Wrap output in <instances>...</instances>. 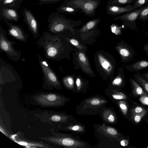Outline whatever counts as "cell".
Returning <instances> with one entry per match:
<instances>
[{"mask_svg": "<svg viewBox=\"0 0 148 148\" xmlns=\"http://www.w3.org/2000/svg\"><path fill=\"white\" fill-rule=\"evenodd\" d=\"M103 119L106 121L110 123H114L116 120L114 114L109 110H106L103 113Z\"/></svg>", "mask_w": 148, "mask_h": 148, "instance_id": "d4e9b609", "label": "cell"}, {"mask_svg": "<svg viewBox=\"0 0 148 148\" xmlns=\"http://www.w3.org/2000/svg\"><path fill=\"white\" fill-rule=\"evenodd\" d=\"M136 0H109L107 2V5L121 6L130 4Z\"/></svg>", "mask_w": 148, "mask_h": 148, "instance_id": "484cf974", "label": "cell"}, {"mask_svg": "<svg viewBox=\"0 0 148 148\" xmlns=\"http://www.w3.org/2000/svg\"><path fill=\"white\" fill-rule=\"evenodd\" d=\"M134 10V4H129L125 6L107 5L106 13L110 16H114Z\"/></svg>", "mask_w": 148, "mask_h": 148, "instance_id": "7c38bea8", "label": "cell"}, {"mask_svg": "<svg viewBox=\"0 0 148 148\" xmlns=\"http://www.w3.org/2000/svg\"><path fill=\"white\" fill-rule=\"evenodd\" d=\"M66 130L74 133H82L84 132V127L79 123H70L66 127Z\"/></svg>", "mask_w": 148, "mask_h": 148, "instance_id": "cb8c5ba5", "label": "cell"}, {"mask_svg": "<svg viewBox=\"0 0 148 148\" xmlns=\"http://www.w3.org/2000/svg\"><path fill=\"white\" fill-rule=\"evenodd\" d=\"M48 29L53 33H58L67 29L72 30L77 21L69 19L57 12L51 14L48 18Z\"/></svg>", "mask_w": 148, "mask_h": 148, "instance_id": "7a4b0ae2", "label": "cell"}, {"mask_svg": "<svg viewBox=\"0 0 148 148\" xmlns=\"http://www.w3.org/2000/svg\"><path fill=\"white\" fill-rule=\"evenodd\" d=\"M8 27V32L9 35L15 39L24 42H26L29 37L21 27L9 22L4 19Z\"/></svg>", "mask_w": 148, "mask_h": 148, "instance_id": "30bf717a", "label": "cell"}, {"mask_svg": "<svg viewBox=\"0 0 148 148\" xmlns=\"http://www.w3.org/2000/svg\"><path fill=\"white\" fill-rule=\"evenodd\" d=\"M130 82L133 95L136 97L143 95L148 96V94L134 79L130 77Z\"/></svg>", "mask_w": 148, "mask_h": 148, "instance_id": "5bb4252c", "label": "cell"}, {"mask_svg": "<svg viewBox=\"0 0 148 148\" xmlns=\"http://www.w3.org/2000/svg\"><path fill=\"white\" fill-rule=\"evenodd\" d=\"M40 1L39 4H43L56 3L62 0H35Z\"/></svg>", "mask_w": 148, "mask_h": 148, "instance_id": "8d00e7d4", "label": "cell"}, {"mask_svg": "<svg viewBox=\"0 0 148 148\" xmlns=\"http://www.w3.org/2000/svg\"><path fill=\"white\" fill-rule=\"evenodd\" d=\"M71 117L68 115H54L51 118V120L55 122H65L67 121Z\"/></svg>", "mask_w": 148, "mask_h": 148, "instance_id": "4316f807", "label": "cell"}, {"mask_svg": "<svg viewBox=\"0 0 148 148\" xmlns=\"http://www.w3.org/2000/svg\"><path fill=\"white\" fill-rule=\"evenodd\" d=\"M142 75L144 78L148 82V72L143 73Z\"/></svg>", "mask_w": 148, "mask_h": 148, "instance_id": "b9f144b4", "label": "cell"}, {"mask_svg": "<svg viewBox=\"0 0 148 148\" xmlns=\"http://www.w3.org/2000/svg\"><path fill=\"white\" fill-rule=\"evenodd\" d=\"M63 82L67 88L72 89L74 88V81L72 77L67 76L64 78L63 79Z\"/></svg>", "mask_w": 148, "mask_h": 148, "instance_id": "83f0119b", "label": "cell"}, {"mask_svg": "<svg viewBox=\"0 0 148 148\" xmlns=\"http://www.w3.org/2000/svg\"><path fill=\"white\" fill-rule=\"evenodd\" d=\"M117 49L123 62H131L134 58L136 54L135 50L124 40H122L116 47Z\"/></svg>", "mask_w": 148, "mask_h": 148, "instance_id": "9c48e42d", "label": "cell"}, {"mask_svg": "<svg viewBox=\"0 0 148 148\" xmlns=\"http://www.w3.org/2000/svg\"><path fill=\"white\" fill-rule=\"evenodd\" d=\"M148 5V4L133 10L125 13L121 16H113V18L115 20L121 21L124 25L131 30L136 31L138 28L136 21L140 13Z\"/></svg>", "mask_w": 148, "mask_h": 148, "instance_id": "52a82bcc", "label": "cell"}, {"mask_svg": "<svg viewBox=\"0 0 148 148\" xmlns=\"http://www.w3.org/2000/svg\"><path fill=\"white\" fill-rule=\"evenodd\" d=\"M76 83L78 90H80L82 88V84L79 78H78L77 79Z\"/></svg>", "mask_w": 148, "mask_h": 148, "instance_id": "f35d334b", "label": "cell"}, {"mask_svg": "<svg viewBox=\"0 0 148 148\" xmlns=\"http://www.w3.org/2000/svg\"><path fill=\"white\" fill-rule=\"evenodd\" d=\"M100 18H97L91 19L87 22L80 29V32H85L91 30L95 27L100 23Z\"/></svg>", "mask_w": 148, "mask_h": 148, "instance_id": "44dd1931", "label": "cell"}, {"mask_svg": "<svg viewBox=\"0 0 148 148\" xmlns=\"http://www.w3.org/2000/svg\"><path fill=\"white\" fill-rule=\"evenodd\" d=\"M146 110L140 106H137L132 108L131 111V116L135 114L140 113Z\"/></svg>", "mask_w": 148, "mask_h": 148, "instance_id": "836d02e7", "label": "cell"}, {"mask_svg": "<svg viewBox=\"0 0 148 148\" xmlns=\"http://www.w3.org/2000/svg\"><path fill=\"white\" fill-rule=\"evenodd\" d=\"M134 2V7L135 9L148 4V0H136Z\"/></svg>", "mask_w": 148, "mask_h": 148, "instance_id": "d6a6232c", "label": "cell"}, {"mask_svg": "<svg viewBox=\"0 0 148 148\" xmlns=\"http://www.w3.org/2000/svg\"><path fill=\"white\" fill-rule=\"evenodd\" d=\"M4 0H0V2H1L3 1Z\"/></svg>", "mask_w": 148, "mask_h": 148, "instance_id": "ee69618b", "label": "cell"}, {"mask_svg": "<svg viewBox=\"0 0 148 148\" xmlns=\"http://www.w3.org/2000/svg\"><path fill=\"white\" fill-rule=\"evenodd\" d=\"M70 42L71 43L77 47L79 49H81V48H82V46L80 45L79 44L78 42L76 40L74 39H71L70 40Z\"/></svg>", "mask_w": 148, "mask_h": 148, "instance_id": "74e56055", "label": "cell"}, {"mask_svg": "<svg viewBox=\"0 0 148 148\" xmlns=\"http://www.w3.org/2000/svg\"><path fill=\"white\" fill-rule=\"evenodd\" d=\"M99 62L102 67L107 73H110L113 70V67L110 62L102 56L98 54Z\"/></svg>", "mask_w": 148, "mask_h": 148, "instance_id": "603a6c76", "label": "cell"}, {"mask_svg": "<svg viewBox=\"0 0 148 148\" xmlns=\"http://www.w3.org/2000/svg\"><path fill=\"white\" fill-rule=\"evenodd\" d=\"M78 59L80 65L83 69L88 73H92V71L88 62L84 54L82 52H79L78 55Z\"/></svg>", "mask_w": 148, "mask_h": 148, "instance_id": "ac0fdd59", "label": "cell"}, {"mask_svg": "<svg viewBox=\"0 0 148 148\" xmlns=\"http://www.w3.org/2000/svg\"><path fill=\"white\" fill-rule=\"evenodd\" d=\"M64 97L53 93L40 95L36 98V101L43 106H58L62 104L65 100Z\"/></svg>", "mask_w": 148, "mask_h": 148, "instance_id": "ba28073f", "label": "cell"}, {"mask_svg": "<svg viewBox=\"0 0 148 148\" xmlns=\"http://www.w3.org/2000/svg\"><path fill=\"white\" fill-rule=\"evenodd\" d=\"M100 128L103 133L108 136L116 138L119 141L122 139V137L114 128L110 127L101 126Z\"/></svg>", "mask_w": 148, "mask_h": 148, "instance_id": "2e32d148", "label": "cell"}, {"mask_svg": "<svg viewBox=\"0 0 148 148\" xmlns=\"http://www.w3.org/2000/svg\"><path fill=\"white\" fill-rule=\"evenodd\" d=\"M101 3L100 0H64L62 5L79 8L80 13L91 17L95 15L96 9Z\"/></svg>", "mask_w": 148, "mask_h": 148, "instance_id": "3957f363", "label": "cell"}, {"mask_svg": "<svg viewBox=\"0 0 148 148\" xmlns=\"http://www.w3.org/2000/svg\"><path fill=\"white\" fill-rule=\"evenodd\" d=\"M125 68L130 72L139 71L148 67V60H142L126 65Z\"/></svg>", "mask_w": 148, "mask_h": 148, "instance_id": "4fadbf2b", "label": "cell"}, {"mask_svg": "<svg viewBox=\"0 0 148 148\" xmlns=\"http://www.w3.org/2000/svg\"><path fill=\"white\" fill-rule=\"evenodd\" d=\"M118 105L123 114L126 115L127 113L128 107L126 102L124 100L119 101Z\"/></svg>", "mask_w": 148, "mask_h": 148, "instance_id": "f1b7e54d", "label": "cell"}, {"mask_svg": "<svg viewBox=\"0 0 148 148\" xmlns=\"http://www.w3.org/2000/svg\"><path fill=\"white\" fill-rule=\"evenodd\" d=\"M139 100L143 104L148 105V96L145 95L141 96Z\"/></svg>", "mask_w": 148, "mask_h": 148, "instance_id": "d590c367", "label": "cell"}, {"mask_svg": "<svg viewBox=\"0 0 148 148\" xmlns=\"http://www.w3.org/2000/svg\"><path fill=\"white\" fill-rule=\"evenodd\" d=\"M145 35L148 38V33L146 32H145Z\"/></svg>", "mask_w": 148, "mask_h": 148, "instance_id": "7bdbcfd3", "label": "cell"}, {"mask_svg": "<svg viewBox=\"0 0 148 148\" xmlns=\"http://www.w3.org/2000/svg\"><path fill=\"white\" fill-rule=\"evenodd\" d=\"M143 49L145 54L148 56V43H146L143 45Z\"/></svg>", "mask_w": 148, "mask_h": 148, "instance_id": "ab89813d", "label": "cell"}, {"mask_svg": "<svg viewBox=\"0 0 148 148\" xmlns=\"http://www.w3.org/2000/svg\"><path fill=\"white\" fill-rule=\"evenodd\" d=\"M137 19L145 22L148 20V5L140 13Z\"/></svg>", "mask_w": 148, "mask_h": 148, "instance_id": "4dcf8cb0", "label": "cell"}, {"mask_svg": "<svg viewBox=\"0 0 148 148\" xmlns=\"http://www.w3.org/2000/svg\"><path fill=\"white\" fill-rule=\"evenodd\" d=\"M119 71L118 75L112 81V84L118 86H124L125 85L126 82L123 69V68H121Z\"/></svg>", "mask_w": 148, "mask_h": 148, "instance_id": "7402d4cb", "label": "cell"}, {"mask_svg": "<svg viewBox=\"0 0 148 148\" xmlns=\"http://www.w3.org/2000/svg\"><path fill=\"white\" fill-rule=\"evenodd\" d=\"M133 77L136 81L148 94V82L144 78L142 75L137 72L134 74Z\"/></svg>", "mask_w": 148, "mask_h": 148, "instance_id": "d6986e66", "label": "cell"}, {"mask_svg": "<svg viewBox=\"0 0 148 148\" xmlns=\"http://www.w3.org/2000/svg\"><path fill=\"white\" fill-rule=\"evenodd\" d=\"M106 101L98 97H93L85 101L84 108H94L100 106L106 103Z\"/></svg>", "mask_w": 148, "mask_h": 148, "instance_id": "9a60e30c", "label": "cell"}, {"mask_svg": "<svg viewBox=\"0 0 148 148\" xmlns=\"http://www.w3.org/2000/svg\"><path fill=\"white\" fill-rule=\"evenodd\" d=\"M112 98L116 100H124L127 99L128 98L127 96L124 93L116 91L112 95Z\"/></svg>", "mask_w": 148, "mask_h": 148, "instance_id": "f546056e", "label": "cell"}, {"mask_svg": "<svg viewBox=\"0 0 148 148\" xmlns=\"http://www.w3.org/2000/svg\"><path fill=\"white\" fill-rule=\"evenodd\" d=\"M147 148H148V147H147Z\"/></svg>", "mask_w": 148, "mask_h": 148, "instance_id": "f6af8a7d", "label": "cell"}, {"mask_svg": "<svg viewBox=\"0 0 148 148\" xmlns=\"http://www.w3.org/2000/svg\"><path fill=\"white\" fill-rule=\"evenodd\" d=\"M23 12L26 22L33 37L36 38L39 36L38 25L37 21L31 12L24 8Z\"/></svg>", "mask_w": 148, "mask_h": 148, "instance_id": "8fae6325", "label": "cell"}, {"mask_svg": "<svg viewBox=\"0 0 148 148\" xmlns=\"http://www.w3.org/2000/svg\"><path fill=\"white\" fill-rule=\"evenodd\" d=\"M38 62L42 73L43 85L49 87L60 88L61 85L55 73L52 69L47 61L43 59L38 54Z\"/></svg>", "mask_w": 148, "mask_h": 148, "instance_id": "5b68a950", "label": "cell"}, {"mask_svg": "<svg viewBox=\"0 0 148 148\" xmlns=\"http://www.w3.org/2000/svg\"><path fill=\"white\" fill-rule=\"evenodd\" d=\"M15 42L9 40L5 31L0 27V52H3L9 59L14 61H18L21 58V51L17 50L13 46Z\"/></svg>", "mask_w": 148, "mask_h": 148, "instance_id": "277c9868", "label": "cell"}, {"mask_svg": "<svg viewBox=\"0 0 148 148\" xmlns=\"http://www.w3.org/2000/svg\"><path fill=\"white\" fill-rule=\"evenodd\" d=\"M2 14L6 19L17 22L18 20V16L16 11L12 9L3 8L2 10Z\"/></svg>", "mask_w": 148, "mask_h": 148, "instance_id": "e0dca14e", "label": "cell"}, {"mask_svg": "<svg viewBox=\"0 0 148 148\" xmlns=\"http://www.w3.org/2000/svg\"><path fill=\"white\" fill-rule=\"evenodd\" d=\"M62 40L59 33H53L45 31L35 44L38 47L43 48L47 59L59 61L62 57L63 51Z\"/></svg>", "mask_w": 148, "mask_h": 148, "instance_id": "6da1fadb", "label": "cell"}, {"mask_svg": "<svg viewBox=\"0 0 148 148\" xmlns=\"http://www.w3.org/2000/svg\"><path fill=\"white\" fill-rule=\"evenodd\" d=\"M47 140L52 143L66 147L86 148L87 145L84 142L66 135H61L59 136L50 138Z\"/></svg>", "mask_w": 148, "mask_h": 148, "instance_id": "8992f818", "label": "cell"}, {"mask_svg": "<svg viewBox=\"0 0 148 148\" xmlns=\"http://www.w3.org/2000/svg\"><path fill=\"white\" fill-rule=\"evenodd\" d=\"M121 145L123 146H127L128 143V141L126 140H123L120 142Z\"/></svg>", "mask_w": 148, "mask_h": 148, "instance_id": "60d3db41", "label": "cell"}, {"mask_svg": "<svg viewBox=\"0 0 148 148\" xmlns=\"http://www.w3.org/2000/svg\"><path fill=\"white\" fill-rule=\"evenodd\" d=\"M57 12L60 13L72 15H76L80 10L79 8L61 5L56 9Z\"/></svg>", "mask_w": 148, "mask_h": 148, "instance_id": "ffe728a7", "label": "cell"}, {"mask_svg": "<svg viewBox=\"0 0 148 148\" xmlns=\"http://www.w3.org/2000/svg\"><path fill=\"white\" fill-rule=\"evenodd\" d=\"M112 32L116 35H119L122 34L121 29L117 25L114 24L110 27Z\"/></svg>", "mask_w": 148, "mask_h": 148, "instance_id": "e575fe53", "label": "cell"}, {"mask_svg": "<svg viewBox=\"0 0 148 148\" xmlns=\"http://www.w3.org/2000/svg\"><path fill=\"white\" fill-rule=\"evenodd\" d=\"M148 112V111L145 110L143 112L137 114L133 115L131 116L134 121L136 123H139L143 117L147 114Z\"/></svg>", "mask_w": 148, "mask_h": 148, "instance_id": "1f68e13d", "label": "cell"}]
</instances>
